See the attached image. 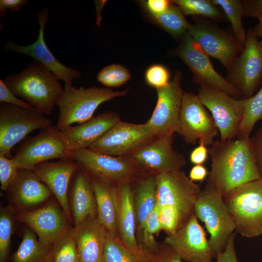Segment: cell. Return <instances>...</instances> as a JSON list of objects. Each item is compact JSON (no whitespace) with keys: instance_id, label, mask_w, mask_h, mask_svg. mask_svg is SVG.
<instances>
[{"instance_id":"48","label":"cell","mask_w":262,"mask_h":262,"mask_svg":"<svg viewBox=\"0 0 262 262\" xmlns=\"http://www.w3.org/2000/svg\"><path fill=\"white\" fill-rule=\"evenodd\" d=\"M209 173L207 168L203 164L194 165L191 169L189 178L193 182L203 181L208 177Z\"/></svg>"},{"instance_id":"50","label":"cell","mask_w":262,"mask_h":262,"mask_svg":"<svg viewBox=\"0 0 262 262\" xmlns=\"http://www.w3.org/2000/svg\"><path fill=\"white\" fill-rule=\"evenodd\" d=\"M106 1H95L96 6L97 8V23L98 25L100 24L101 21V11L102 10V7L104 5V4L105 3Z\"/></svg>"},{"instance_id":"13","label":"cell","mask_w":262,"mask_h":262,"mask_svg":"<svg viewBox=\"0 0 262 262\" xmlns=\"http://www.w3.org/2000/svg\"><path fill=\"white\" fill-rule=\"evenodd\" d=\"M177 53L191 71L194 82L219 89L236 99H242L240 92L215 70L210 56L187 32Z\"/></svg>"},{"instance_id":"17","label":"cell","mask_w":262,"mask_h":262,"mask_svg":"<svg viewBox=\"0 0 262 262\" xmlns=\"http://www.w3.org/2000/svg\"><path fill=\"white\" fill-rule=\"evenodd\" d=\"M60 207L51 200L35 209L17 213L16 219L32 229L41 243L51 246L58 237L73 228Z\"/></svg>"},{"instance_id":"8","label":"cell","mask_w":262,"mask_h":262,"mask_svg":"<svg viewBox=\"0 0 262 262\" xmlns=\"http://www.w3.org/2000/svg\"><path fill=\"white\" fill-rule=\"evenodd\" d=\"M12 158L19 168L32 169L50 160L72 159V155L61 131L51 125L27 138Z\"/></svg>"},{"instance_id":"24","label":"cell","mask_w":262,"mask_h":262,"mask_svg":"<svg viewBox=\"0 0 262 262\" xmlns=\"http://www.w3.org/2000/svg\"><path fill=\"white\" fill-rule=\"evenodd\" d=\"M119 121L118 114L106 112L78 125L70 126L61 132L71 150L86 149Z\"/></svg>"},{"instance_id":"38","label":"cell","mask_w":262,"mask_h":262,"mask_svg":"<svg viewBox=\"0 0 262 262\" xmlns=\"http://www.w3.org/2000/svg\"><path fill=\"white\" fill-rule=\"evenodd\" d=\"M19 168L13 158L0 153V189L6 191L16 179Z\"/></svg>"},{"instance_id":"21","label":"cell","mask_w":262,"mask_h":262,"mask_svg":"<svg viewBox=\"0 0 262 262\" xmlns=\"http://www.w3.org/2000/svg\"><path fill=\"white\" fill-rule=\"evenodd\" d=\"M49 12L48 9H44L38 13L37 21L40 28L37 38L33 44L22 46L7 42L5 49L7 51L19 52L33 57L53 72L59 80L64 81L65 84L72 85V80L80 77V72L60 63L50 51L44 40V31L49 18Z\"/></svg>"},{"instance_id":"16","label":"cell","mask_w":262,"mask_h":262,"mask_svg":"<svg viewBox=\"0 0 262 262\" xmlns=\"http://www.w3.org/2000/svg\"><path fill=\"white\" fill-rule=\"evenodd\" d=\"M181 75L177 71L166 86L156 89V105L146 122L155 138L177 132L184 92L180 86Z\"/></svg>"},{"instance_id":"3","label":"cell","mask_w":262,"mask_h":262,"mask_svg":"<svg viewBox=\"0 0 262 262\" xmlns=\"http://www.w3.org/2000/svg\"><path fill=\"white\" fill-rule=\"evenodd\" d=\"M3 82L16 96L45 115L58 105L64 91L57 76L34 59L22 72L6 76Z\"/></svg>"},{"instance_id":"22","label":"cell","mask_w":262,"mask_h":262,"mask_svg":"<svg viewBox=\"0 0 262 262\" xmlns=\"http://www.w3.org/2000/svg\"><path fill=\"white\" fill-rule=\"evenodd\" d=\"M10 205L17 213L48 200L52 194L32 169L19 168L17 175L6 191Z\"/></svg>"},{"instance_id":"26","label":"cell","mask_w":262,"mask_h":262,"mask_svg":"<svg viewBox=\"0 0 262 262\" xmlns=\"http://www.w3.org/2000/svg\"><path fill=\"white\" fill-rule=\"evenodd\" d=\"M97 209V216L108 232L118 237V195L117 186L90 176Z\"/></svg>"},{"instance_id":"49","label":"cell","mask_w":262,"mask_h":262,"mask_svg":"<svg viewBox=\"0 0 262 262\" xmlns=\"http://www.w3.org/2000/svg\"><path fill=\"white\" fill-rule=\"evenodd\" d=\"M257 18L259 22L253 30L254 33L258 37H262V14Z\"/></svg>"},{"instance_id":"15","label":"cell","mask_w":262,"mask_h":262,"mask_svg":"<svg viewBox=\"0 0 262 262\" xmlns=\"http://www.w3.org/2000/svg\"><path fill=\"white\" fill-rule=\"evenodd\" d=\"M187 33L209 56L219 61L227 72L244 48L233 35L202 19L190 23Z\"/></svg>"},{"instance_id":"34","label":"cell","mask_w":262,"mask_h":262,"mask_svg":"<svg viewBox=\"0 0 262 262\" xmlns=\"http://www.w3.org/2000/svg\"><path fill=\"white\" fill-rule=\"evenodd\" d=\"M71 230L61 235L53 243L49 252V262H80Z\"/></svg>"},{"instance_id":"39","label":"cell","mask_w":262,"mask_h":262,"mask_svg":"<svg viewBox=\"0 0 262 262\" xmlns=\"http://www.w3.org/2000/svg\"><path fill=\"white\" fill-rule=\"evenodd\" d=\"M170 74L168 69L160 64L150 66L146 71V82L156 89L166 86L170 82Z\"/></svg>"},{"instance_id":"44","label":"cell","mask_w":262,"mask_h":262,"mask_svg":"<svg viewBox=\"0 0 262 262\" xmlns=\"http://www.w3.org/2000/svg\"><path fill=\"white\" fill-rule=\"evenodd\" d=\"M243 17L258 18L262 14V0H241Z\"/></svg>"},{"instance_id":"4","label":"cell","mask_w":262,"mask_h":262,"mask_svg":"<svg viewBox=\"0 0 262 262\" xmlns=\"http://www.w3.org/2000/svg\"><path fill=\"white\" fill-rule=\"evenodd\" d=\"M194 213L210 234L209 242L215 257L225 249L235 226L223 196L208 177L195 203Z\"/></svg>"},{"instance_id":"52","label":"cell","mask_w":262,"mask_h":262,"mask_svg":"<svg viewBox=\"0 0 262 262\" xmlns=\"http://www.w3.org/2000/svg\"></svg>"},{"instance_id":"19","label":"cell","mask_w":262,"mask_h":262,"mask_svg":"<svg viewBox=\"0 0 262 262\" xmlns=\"http://www.w3.org/2000/svg\"><path fill=\"white\" fill-rule=\"evenodd\" d=\"M164 243L187 262H211L214 257L206 232L195 213L177 231L168 235Z\"/></svg>"},{"instance_id":"20","label":"cell","mask_w":262,"mask_h":262,"mask_svg":"<svg viewBox=\"0 0 262 262\" xmlns=\"http://www.w3.org/2000/svg\"><path fill=\"white\" fill-rule=\"evenodd\" d=\"M79 166L73 159H60L56 162L40 163L32 169L50 189L71 224L73 220L68 200V191L72 178Z\"/></svg>"},{"instance_id":"23","label":"cell","mask_w":262,"mask_h":262,"mask_svg":"<svg viewBox=\"0 0 262 262\" xmlns=\"http://www.w3.org/2000/svg\"><path fill=\"white\" fill-rule=\"evenodd\" d=\"M80 262H102L108 231L97 215H89L71 230Z\"/></svg>"},{"instance_id":"43","label":"cell","mask_w":262,"mask_h":262,"mask_svg":"<svg viewBox=\"0 0 262 262\" xmlns=\"http://www.w3.org/2000/svg\"><path fill=\"white\" fill-rule=\"evenodd\" d=\"M255 159L261 179H262V127L251 137Z\"/></svg>"},{"instance_id":"46","label":"cell","mask_w":262,"mask_h":262,"mask_svg":"<svg viewBox=\"0 0 262 262\" xmlns=\"http://www.w3.org/2000/svg\"><path fill=\"white\" fill-rule=\"evenodd\" d=\"M209 155L208 148L202 143H199L197 147L191 152L189 159L191 163L195 165L203 164L206 162Z\"/></svg>"},{"instance_id":"6","label":"cell","mask_w":262,"mask_h":262,"mask_svg":"<svg viewBox=\"0 0 262 262\" xmlns=\"http://www.w3.org/2000/svg\"><path fill=\"white\" fill-rule=\"evenodd\" d=\"M128 89L115 91L109 88L93 86L76 88L65 84L64 93L58 104L59 115L57 128L60 131L77 123H82L93 117L102 103L126 95Z\"/></svg>"},{"instance_id":"36","label":"cell","mask_w":262,"mask_h":262,"mask_svg":"<svg viewBox=\"0 0 262 262\" xmlns=\"http://www.w3.org/2000/svg\"><path fill=\"white\" fill-rule=\"evenodd\" d=\"M178 5L184 15L198 16L215 20L224 18L222 13L212 0H175L171 1Z\"/></svg>"},{"instance_id":"40","label":"cell","mask_w":262,"mask_h":262,"mask_svg":"<svg viewBox=\"0 0 262 262\" xmlns=\"http://www.w3.org/2000/svg\"><path fill=\"white\" fill-rule=\"evenodd\" d=\"M5 85L3 80H0V102L28 109H35L27 102L17 98Z\"/></svg>"},{"instance_id":"2","label":"cell","mask_w":262,"mask_h":262,"mask_svg":"<svg viewBox=\"0 0 262 262\" xmlns=\"http://www.w3.org/2000/svg\"><path fill=\"white\" fill-rule=\"evenodd\" d=\"M157 203L162 229L168 235L180 228L194 213L200 186L181 169L156 175Z\"/></svg>"},{"instance_id":"35","label":"cell","mask_w":262,"mask_h":262,"mask_svg":"<svg viewBox=\"0 0 262 262\" xmlns=\"http://www.w3.org/2000/svg\"><path fill=\"white\" fill-rule=\"evenodd\" d=\"M16 212L10 205L0 211V262H7Z\"/></svg>"},{"instance_id":"33","label":"cell","mask_w":262,"mask_h":262,"mask_svg":"<svg viewBox=\"0 0 262 262\" xmlns=\"http://www.w3.org/2000/svg\"><path fill=\"white\" fill-rule=\"evenodd\" d=\"M216 6L223 11L225 16L231 24L233 35L238 42L244 47L246 38V32L242 23V8L240 0H212Z\"/></svg>"},{"instance_id":"37","label":"cell","mask_w":262,"mask_h":262,"mask_svg":"<svg viewBox=\"0 0 262 262\" xmlns=\"http://www.w3.org/2000/svg\"><path fill=\"white\" fill-rule=\"evenodd\" d=\"M131 78L129 71L118 64L103 68L98 74V81L107 87H117L126 83Z\"/></svg>"},{"instance_id":"9","label":"cell","mask_w":262,"mask_h":262,"mask_svg":"<svg viewBox=\"0 0 262 262\" xmlns=\"http://www.w3.org/2000/svg\"><path fill=\"white\" fill-rule=\"evenodd\" d=\"M243 49L227 72L226 80L241 94L242 99L253 96L262 80V50L253 29L246 33Z\"/></svg>"},{"instance_id":"14","label":"cell","mask_w":262,"mask_h":262,"mask_svg":"<svg viewBox=\"0 0 262 262\" xmlns=\"http://www.w3.org/2000/svg\"><path fill=\"white\" fill-rule=\"evenodd\" d=\"M72 159L90 176L114 185L130 181L138 167L128 157H115L89 148L72 150Z\"/></svg>"},{"instance_id":"18","label":"cell","mask_w":262,"mask_h":262,"mask_svg":"<svg viewBox=\"0 0 262 262\" xmlns=\"http://www.w3.org/2000/svg\"><path fill=\"white\" fill-rule=\"evenodd\" d=\"M174 134L155 138L152 141L129 155L138 167L156 173L181 169L186 160L181 153L173 148Z\"/></svg>"},{"instance_id":"32","label":"cell","mask_w":262,"mask_h":262,"mask_svg":"<svg viewBox=\"0 0 262 262\" xmlns=\"http://www.w3.org/2000/svg\"><path fill=\"white\" fill-rule=\"evenodd\" d=\"M167 9L163 14L153 17L156 22L167 32L175 37L184 35L190 23L179 7L171 1Z\"/></svg>"},{"instance_id":"31","label":"cell","mask_w":262,"mask_h":262,"mask_svg":"<svg viewBox=\"0 0 262 262\" xmlns=\"http://www.w3.org/2000/svg\"><path fill=\"white\" fill-rule=\"evenodd\" d=\"M245 112L237 137H249L256 123L262 119V85L251 97L244 99Z\"/></svg>"},{"instance_id":"29","label":"cell","mask_w":262,"mask_h":262,"mask_svg":"<svg viewBox=\"0 0 262 262\" xmlns=\"http://www.w3.org/2000/svg\"><path fill=\"white\" fill-rule=\"evenodd\" d=\"M102 262H154V253L142 245L131 249L108 232Z\"/></svg>"},{"instance_id":"10","label":"cell","mask_w":262,"mask_h":262,"mask_svg":"<svg viewBox=\"0 0 262 262\" xmlns=\"http://www.w3.org/2000/svg\"><path fill=\"white\" fill-rule=\"evenodd\" d=\"M218 132L213 118L198 95L183 92L177 133L187 144L194 145L198 141L209 147Z\"/></svg>"},{"instance_id":"7","label":"cell","mask_w":262,"mask_h":262,"mask_svg":"<svg viewBox=\"0 0 262 262\" xmlns=\"http://www.w3.org/2000/svg\"><path fill=\"white\" fill-rule=\"evenodd\" d=\"M52 125V121L35 109L6 103L0 104V153L12 158L13 147L29 133Z\"/></svg>"},{"instance_id":"25","label":"cell","mask_w":262,"mask_h":262,"mask_svg":"<svg viewBox=\"0 0 262 262\" xmlns=\"http://www.w3.org/2000/svg\"><path fill=\"white\" fill-rule=\"evenodd\" d=\"M72 180L70 202L76 225L89 215H97V209L89 174L80 166Z\"/></svg>"},{"instance_id":"30","label":"cell","mask_w":262,"mask_h":262,"mask_svg":"<svg viewBox=\"0 0 262 262\" xmlns=\"http://www.w3.org/2000/svg\"><path fill=\"white\" fill-rule=\"evenodd\" d=\"M30 228L24 229L22 241L13 254L12 262H49L51 246L41 243Z\"/></svg>"},{"instance_id":"12","label":"cell","mask_w":262,"mask_h":262,"mask_svg":"<svg viewBox=\"0 0 262 262\" xmlns=\"http://www.w3.org/2000/svg\"><path fill=\"white\" fill-rule=\"evenodd\" d=\"M155 138L146 123L119 121L89 149L102 154L127 157Z\"/></svg>"},{"instance_id":"47","label":"cell","mask_w":262,"mask_h":262,"mask_svg":"<svg viewBox=\"0 0 262 262\" xmlns=\"http://www.w3.org/2000/svg\"><path fill=\"white\" fill-rule=\"evenodd\" d=\"M28 2L27 0H0V15L3 16L7 10L18 11L21 7Z\"/></svg>"},{"instance_id":"45","label":"cell","mask_w":262,"mask_h":262,"mask_svg":"<svg viewBox=\"0 0 262 262\" xmlns=\"http://www.w3.org/2000/svg\"><path fill=\"white\" fill-rule=\"evenodd\" d=\"M171 2L167 0H148L144 2V6L153 17L164 13Z\"/></svg>"},{"instance_id":"51","label":"cell","mask_w":262,"mask_h":262,"mask_svg":"<svg viewBox=\"0 0 262 262\" xmlns=\"http://www.w3.org/2000/svg\"><path fill=\"white\" fill-rule=\"evenodd\" d=\"M259 42H260V46L262 50V39L261 41H259Z\"/></svg>"},{"instance_id":"42","label":"cell","mask_w":262,"mask_h":262,"mask_svg":"<svg viewBox=\"0 0 262 262\" xmlns=\"http://www.w3.org/2000/svg\"><path fill=\"white\" fill-rule=\"evenodd\" d=\"M235 235L233 232L230 235L225 249L215 256L216 262H239L234 245Z\"/></svg>"},{"instance_id":"27","label":"cell","mask_w":262,"mask_h":262,"mask_svg":"<svg viewBox=\"0 0 262 262\" xmlns=\"http://www.w3.org/2000/svg\"><path fill=\"white\" fill-rule=\"evenodd\" d=\"M117 186L118 195L117 229L120 239L127 246L137 250L140 246L136 237V217L133 191L130 181Z\"/></svg>"},{"instance_id":"28","label":"cell","mask_w":262,"mask_h":262,"mask_svg":"<svg viewBox=\"0 0 262 262\" xmlns=\"http://www.w3.org/2000/svg\"><path fill=\"white\" fill-rule=\"evenodd\" d=\"M156 175L141 180L133 192L136 226L145 233L146 221L157 204Z\"/></svg>"},{"instance_id":"41","label":"cell","mask_w":262,"mask_h":262,"mask_svg":"<svg viewBox=\"0 0 262 262\" xmlns=\"http://www.w3.org/2000/svg\"><path fill=\"white\" fill-rule=\"evenodd\" d=\"M154 262H183L179 254L164 243L154 253Z\"/></svg>"},{"instance_id":"11","label":"cell","mask_w":262,"mask_h":262,"mask_svg":"<svg viewBox=\"0 0 262 262\" xmlns=\"http://www.w3.org/2000/svg\"><path fill=\"white\" fill-rule=\"evenodd\" d=\"M199 98L213 118L220 135V140L227 141L237 136L243 118V99H236L219 89L201 85L198 88Z\"/></svg>"},{"instance_id":"5","label":"cell","mask_w":262,"mask_h":262,"mask_svg":"<svg viewBox=\"0 0 262 262\" xmlns=\"http://www.w3.org/2000/svg\"><path fill=\"white\" fill-rule=\"evenodd\" d=\"M224 199L236 233L247 238L262 235V179L236 187Z\"/></svg>"},{"instance_id":"1","label":"cell","mask_w":262,"mask_h":262,"mask_svg":"<svg viewBox=\"0 0 262 262\" xmlns=\"http://www.w3.org/2000/svg\"><path fill=\"white\" fill-rule=\"evenodd\" d=\"M208 150L212 164L208 177L224 198L236 187L261 179L250 137L216 140Z\"/></svg>"}]
</instances>
